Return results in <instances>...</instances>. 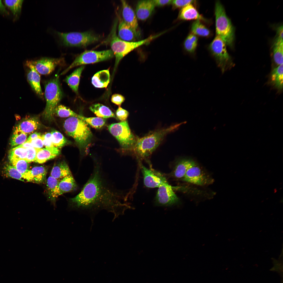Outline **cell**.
<instances>
[{"mask_svg": "<svg viewBox=\"0 0 283 283\" xmlns=\"http://www.w3.org/2000/svg\"><path fill=\"white\" fill-rule=\"evenodd\" d=\"M39 125L38 121L34 118H31L20 122L15 127L14 129L28 134L36 130Z\"/></svg>", "mask_w": 283, "mask_h": 283, "instance_id": "cell-28", "label": "cell"}, {"mask_svg": "<svg viewBox=\"0 0 283 283\" xmlns=\"http://www.w3.org/2000/svg\"><path fill=\"white\" fill-rule=\"evenodd\" d=\"M195 1L194 0H172L171 4L174 8L183 7L190 4H192Z\"/></svg>", "mask_w": 283, "mask_h": 283, "instance_id": "cell-42", "label": "cell"}, {"mask_svg": "<svg viewBox=\"0 0 283 283\" xmlns=\"http://www.w3.org/2000/svg\"><path fill=\"white\" fill-rule=\"evenodd\" d=\"M283 64L274 68L271 72V82L273 85L279 91L283 89Z\"/></svg>", "mask_w": 283, "mask_h": 283, "instance_id": "cell-29", "label": "cell"}, {"mask_svg": "<svg viewBox=\"0 0 283 283\" xmlns=\"http://www.w3.org/2000/svg\"><path fill=\"white\" fill-rule=\"evenodd\" d=\"M77 185L72 174L59 180L54 189L50 198L54 200L62 194L75 190Z\"/></svg>", "mask_w": 283, "mask_h": 283, "instance_id": "cell-15", "label": "cell"}, {"mask_svg": "<svg viewBox=\"0 0 283 283\" xmlns=\"http://www.w3.org/2000/svg\"><path fill=\"white\" fill-rule=\"evenodd\" d=\"M178 18L184 20H195L207 21L192 4H188L182 8L179 13Z\"/></svg>", "mask_w": 283, "mask_h": 283, "instance_id": "cell-23", "label": "cell"}, {"mask_svg": "<svg viewBox=\"0 0 283 283\" xmlns=\"http://www.w3.org/2000/svg\"><path fill=\"white\" fill-rule=\"evenodd\" d=\"M182 180L200 186L209 185L214 182V179L196 163L188 169Z\"/></svg>", "mask_w": 283, "mask_h": 283, "instance_id": "cell-11", "label": "cell"}, {"mask_svg": "<svg viewBox=\"0 0 283 283\" xmlns=\"http://www.w3.org/2000/svg\"><path fill=\"white\" fill-rule=\"evenodd\" d=\"M191 31L192 34L202 37H207L210 34L209 30L199 20H195L191 26Z\"/></svg>", "mask_w": 283, "mask_h": 283, "instance_id": "cell-30", "label": "cell"}, {"mask_svg": "<svg viewBox=\"0 0 283 283\" xmlns=\"http://www.w3.org/2000/svg\"><path fill=\"white\" fill-rule=\"evenodd\" d=\"M89 108L98 117L103 118L111 117L116 118L115 114L108 107L102 104H93L90 106Z\"/></svg>", "mask_w": 283, "mask_h": 283, "instance_id": "cell-27", "label": "cell"}, {"mask_svg": "<svg viewBox=\"0 0 283 283\" xmlns=\"http://www.w3.org/2000/svg\"><path fill=\"white\" fill-rule=\"evenodd\" d=\"M54 113L61 117H75L80 118V115H79L65 106L60 105L55 108Z\"/></svg>", "mask_w": 283, "mask_h": 283, "instance_id": "cell-35", "label": "cell"}, {"mask_svg": "<svg viewBox=\"0 0 283 283\" xmlns=\"http://www.w3.org/2000/svg\"><path fill=\"white\" fill-rule=\"evenodd\" d=\"M27 136V134L14 129L10 140V145L15 147L22 144L26 141Z\"/></svg>", "mask_w": 283, "mask_h": 283, "instance_id": "cell-33", "label": "cell"}, {"mask_svg": "<svg viewBox=\"0 0 283 283\" xmlns=\"http://www.w3.org/2000/svg\"><path fill=\"white\" fill-rule=\"evenodd\" d=\"M23 1L22 0L3 1L6 6L10 10L15 18L18 17L20 14Z\"/></svg>", "mask_w": 283, "mask_h": 283, "instance_id": "cell-32", "label": "cell"}, {"mask_svg": "<svg viewBox=\"0 0 283 283\" xmlns=\"http://www.w3.org/2000/svg\"><path fill=\"white\" fill-rule=\"evenodd\" d=\"M121 1L123 20L133 30L139 33L137 17L133 10L125 1Z\"/></svg>", "mask_w": 283, "mask_h": 283, "instance_id": "cell-20", "label": "cell"}, {"mask_svg": "<svg viewBox=\"0 0 283 283\" xmlns=\"http://www.w3.org/2000/svg\"><path fill=\"white\" fill-rule=\"evenodd\" d=\"M178 198L174 192L172 187L167 182L158 187L155 198L157 205L170 206L176 203Z\"/></svg>", "mask_w": 283, "mask_h": 283, "instance_id": "cell-12", "label": "cell"}, {"mask_svg": "<svg viewBox=\"0 0 283 283\" xmlns=\"http://www.w3.org/2000/svg\"><path fill=\"white\" fill-rule=\"evenodd\" d=\"M156 6H161L171 4L172 0H153Z\"/></svg>", "mask_w": 283, "mask_h": 283, "instance_id": "cell-48", "label": "cell"}, {"mask_svg": "<svg viewBox=\"0 0 283 283\" xmlns=\"http://www.w3.org/2000/svg\"><path fill=\"white\" fill-rule=\"evenodd\" d=\"M128 111L119 106L116 112V115L118 119L121 121H126L128 116Z\"/></svg>", "mask_w": 283, "mask_h": 283, "instance_id": "cell-43", "label": "cell"}, {"mask_svg": "<svg viewBox=\"0 0 283 283\" xmlns=\"http://www.w3.org/2000/svg\"><path fill=\"white\" fill-rule=\"evenodd\" d=\"M9 160L12 166L15 167L22 175L28 170V162L25 160L21 159H11Z\"/></svg>", "mask_w": 283, "mask_h": 283, "instance_id": "cell-38", "label": "cell"}, {"mask_svg": "<svg viewBox=\"0 0 283 283\" xmlns=\"http://www.w3.org/2000/svg\"><path fill=\"white\" fill-rule=\"evenodd\" d=\"M277 37L275 40H283V26L281 25L277 29Z\"/></svg>", "mask_w": 283, "mask_h": 283, "instance_id": "cell-49", "label": "cell"}, {"mask_svg": "<svg viewBox=\"0 0 283 283\" xmlns=\"http://www.w3.org/2000/svg\"><path fill=\"white\" fill-rule=\"evenodd\" d=\"M26 149L27 154L25 160L28 162H35L36 155V148L31 147Z\"/></svg>", "mask_w": 283, "mask_h": 283, "instance_id": "cell-44", "label": "cell"}, {"mask_svg": "<svg viewBox=\"0 0 283 283\" xmlns=\"http://www.w3.org/2000/svg\"><path fill=\"white\" fill-rule=\"evenodd\" d=\"M29 142L31 143L33 147L36 148H41L44 145L41 135L37 138Z\"/></svg>", "mask_w": 283, "mask_h": 283, "instance_id": "cell-47", "label": "cell"}, {"mask_svg": "<svg viewBox=\"0 0 283 283\" xmlns=\"http://www.w3.org/2000/svg\"><path fill=\"white\" fill-rule=\"evenodd\" d=\"M216 30L217 35L220 37L226 45H232L234 37V30L231 21L221 3L217 1L215 6Z\"/></svg>", "mask_w": 283, "mask_h": 283, "instance_id": "cell-5", "label": "cell"}, {"mask_svg": "<svg viewBox=\"0 0 283 283\" xmlns=\"http://www.w3.org/2000/svg\"><path fill=\"white\" fill-rule=\"evenodd\" d=\"M124 200L122 193L105 176L102 166L96 163L88 181L71 202L74 208L84 212L94 215L105 210L113 213L115 219L131 208Z\"/></svg>", "mask_w": 283, "mask_h": 283, "instance_id": "cell-1", "label": "cell"}, {"mask_svg": "<svg viewBox=\"0 0 283 283\" xmlns=\"http://www.w3.org/2000/svg\"><path fill=\"white\" fill-rule=\"evenodd\" d=\"M59 180L50 176L47 180V186L48 194L50 197L55 189L57 186Z\"/></svg>", "mask_w": 283, "mask_h": 283, "instance_id": "cell-41", "label": "cell"}, {"mask_svg": "<svg viewBox=\"0 0 283 283\" xmlns=\"http://www.w3.org/2000/svg\"><path fill=\"white\" fill-rule=\"evenodd\" d=\"M45 87L46 105L43 115L46 118L50 120L52 118L55 109L62 96L59 76L48 80L45 84Z\"/></svg>", "mask_w": 283, "mask_h": 283, "instance_id": "cell-6", "label": "cell"}, {"mask_svg": "<svg viewBox=\"0 0 283 283\" xmlns=\"http://www.w3.org/2000/svg\"><path fill=\"white\" fill-rule=\"evenodd\" d=\"M108 128L110 133L116 139L122 148L132 150L137 138L131 132L127 121L112 124Z\"/></svg>", "mask_w": 283, "mask_h": 283, "instance_id": "cell-9", "label": "cell"}, {"mask_svg": "<svg viewBox=\"0 0 283 283\" xmlns=\"http://www.w3.org/2000/svg\"><path fill=\"white\" fill-rule=\"evenodd\" d=\"M195 163L193 159L189 158L178 159L171 172L172 176L176 179L182 180L188 169Z\"/></svg>", "mask_w": 283, "mask_h": 283, "instance_id": "cell-17", "label": "cell"}, {"mask_svg": "<svg viewBox=\"0 0 283 283\" xmlns=\"http://www.w3.org/2000/svg\"><path fill=\"white\" fill-rule=\"evenodd\" d=\"M51 133L52 142L54 147L60 148L67 143L66 139L59 132L54 130L51 131Z\"/></svg>", "mask_w": 283, "mask_h": 283, "instance_id": "cell-37", "label": "cell"}, {"mask_svg": "<svg viewBox=\"0 0 283 283\" xmlns=\"http://www.w3.org/2000/svg\"><path fill=\"white\" fill-rule=\"evenodd\" d=\"M47 173V170L44 166H36L28 170L22 175V177L28 182L40 183L45 180Z\"/></svg>", "mask_w": 283, "mask_h": 283, "instance_id": "cell-18", "label": "cell"}, {"mask_svg": "<svg viewBox=\"0 0 283 283\" xmlns=\"http://www.w3.org/2000/svg\"><path fill=\"white\" fill-rule=\"evenodd\" d=\"M93 128L100 129L105 124L106 120L98 117H87L81 115L79 118Z\"/></svg>", "mask_w": 283, "mask_h": 283, "instance_id": "cell-36", "label": "cell"}, {"mask_svg": "<svg viewBox=\"0 0 283 283\" xmlns=\"http://www.w3.org/2000/svg\"><path fill=\"white\" fill-rule=\"evenodd\" d=\"M63 126L66 133L73 138L81 149L85 150L92 137L87 124L79 118L70 117L65 121Z\"/></svg>", "mask_w": 283, "mask_h": 283, "instance_id": "cell-4", "label": "cell"}, {"mask_svg": "<svg viewBox=\"0 0 283 283\" xmlns=\"http://www.w3.org/2000/svg\"><path fill=\"white\" fill-rule=\"evenodd\" d=\"M35 68L40 74L46 75L51 73L57 66L62 64L63 58H43L35 61H31Z\"/></svg>", "mask_w": 283, "mask_h": 283, "instance_id": "cell-14", "label": "cell"}, {"mask_svg": "<svg viewBox=\"0 0 283 283\" xmlns=\"http://www.w3.org/2000/svg\"><path fill=\"white\" fill-rule=\"evenodd\" d=\"M19 146L25 149L31 147H33L32 144L30 142L27 141L22 144Z\"/></svg>", "mask_w": 283, "mask_h": 283, "instance_id": "cell-52", "label": "cell"}, {"mask_svg": "<svg viewBox=\"0 0 283 283\" xmlns=\"http://www.w3.org/2000/svg\"><path fill=\"white\" fill-rule=\"evenodd\" d=\"M226 45L224 41L216 35L209 46L210 51L222 73L235 66L227 52Z\"/></svg>", "mask_w": 283, "mask_h": 283, "instance_id": "cell-8", "label": "cell"}, {"mask_svg": "<svg viewBox=\"0 0 283 283\" xmlns=\"http://www.w3.org/2000/svg\"><path fill=\"white\" fill-rule=\"evenodd\" d=\"M25 66L28 68L27 78L28 82L35 92L41 98L43 97L40 81V77L36 71L31 61H27Z\"/></svg>", "mask_w": 283, "mask_h": 283, "instance_id": "cell-16", "label": "cell"}, {"mask_svg": "<svg viewBox=\"0 0 283 283\" xmlns=\"http://www.w3.org/2000/svg\"><path fill=\"white\" fill-rule=\"evenodd\" d=\"M118 37L121 40L128 42H135L139 33L133 30L119 17Z\"/></svg>", "mask_w": 283, "mask_h": 283, "instance_id": "cell-19", "label": "cell"}, {"mask_svg": "<svg viewBox=\"0 0 283 283\" xmlns=\"http://www.w3.org/2000/svg\"><path fill=\"white\" fill-rule=\"evenodd\" d=\"M110 75L108 69L103 70L95 73L91 79V82L95 87L106 88L110 81Z\"/></svg>", "mask_w": 283, "mask_h": 283, "instance_id": "cell-25", "label": "cell"}, {"mask_svg": "<svg viewBox=\"0 0 283 283\" xmlns=\"http://www.w3.org/2000/svg\"><path fill=\"white\" fill-rule=\"evenodd\" d=\"M41 135L40 133L35 132L31 134L27 139V141H30L38 138Z\"/></svg>", "mask_w": 283, "mask_h": 283, "instance_id": "cell-50", "label": "cell"}, {"mask_svg": "<svg viewBox=\"0 0 283 283\" xmlns=\"http://www.w3.org/2000/svg\"><path fill=\"white\" fill-rule=\"evenodd\" d=\"M116 19L108 37L111 50L115 57V62L114 72L121 60L126 55L136 48L142 45L147 44L155 38L159 37L158 35H151L148 37L137 41L128 42L122 40L117 36L116 28L118 23Z\"/></svg>", "mask_w": 283, "mask_h": 283, "instance_id": "cell-3", "label": "cell"}, {"mask_svg": "<svg viewBox=\"0 0 283 283\" xmlns=\"http://www.w3.org/2000/svg\"><path fill=\"white\" fill-rule=\"evenodd\" d=\"M155 5L153 0H142L137 4L136 13L139 20H144L148 18L153 13Z\"/></svg>", "mask_w": 283, "mask_h": 283, "instance_id": "cell-21", "label": "cell"}, {"mask_svg": "<svg viewBox=\"0 0 283 283\" xmlns=\"http://www.w3.org/2000/svg\"><path fill=\"white\" fill-rule=\"evenodd\" d=\"M62 44L66 46L86 47L100 41L102 37L90 31L63 33L57 32Z\"/></svg>", "mask_w": 283, "mask_h": 283, "instance_id": "cell-7", "label": "cell"}, {"mask_svg": "<svg viewBox=\"0 0 283 283\" xmlns=\"http://www.w3.org/2000/svg\"><path fill=\"white\" fill-rule=\"evenodd\" d=\"M84 67V66H81L67 76L64 80L73 91L77 94L78 92L80 77Z\"/></svg>", "mask_w": 283, "mask_h": 283, "instance_id": "cell-26", "label": "cell"}, {"mask_svg": "<svg viewBox=\"0 0 283 283\" xmlns=\"http://www.w3.org/2000/svg\"><path fill=\"white\" fill-rule=\"evenodd\" d=\"M283 41H275L273 46L274 61L278 66L283 64Z\"/></svg>", "mask_w": 283, "mask_h": 283, "instance_id": "cell-31", "label": "cell"}, {"mask_svg": "<svg viewBox=\"0 0 283 283\" xmlns=\"http://www.w3.org/2000/svg\"><path fill=\"white\" fill-rule=\"evenodd\" d=\"M43 143L45 147H54L52 141L51 133H47L41 135Z\"/></svg>", "mask_w": 283, "mask_h": 283, "instance_id": "cell-45", "label": "cell"}, {"mask_svg": "<svg viewBox=\"0 0 283 283\" xmlns=\"http://www.w3.org/2000/svg\"><path fill=\"white\" fill-rule=\"evenodd\" d=\"M186 123L185 122H182L167 128L150 132L142 138H137L136 142L132 150L141 157L148 156L156 149L166 134Z\"/></svg>", "mask_w": 283, "mask_h": 283, "instance_id": "cell-2", "label": "cell"}, {"mask_svg": "<svg viewBox=\"0 0 283 283\" xmlns=\"http://www.w3.org/2000/svg\"><path fill=\"white\" fill-rule=\"evenodd\" d=\"M27 154V150L18 146L11 149L10 151L9 159H21L25 160Z\"/></svg>", "mask_w": 283, "mask_h": 283, "instance_id": "cell-39", "label": "cell"}, {"mask_svg": "<svg viewBox=\"0 0 283 283\" xmlns=\"http://www.w3.org/2000/svg\"><path fill=\"white\" fill-rule=\"evenodd\" d=\"M114 56L111 49L101 51L86 50L77 56L71 64L60 74L67 73L75 67L85 64L94 63L109 60Z\"/></svg>", "mask_w": 283, "mask_h": 283, "instance_id": "cell-10", "label": "cell"}, {"mask_svg": "<svg viewBox=\"0 0 283 283\" xmlns=\"http://www.w3.org/2000/svg\"><path fill=\"white\" fill-rule=\"evenodd\" d=\"M0 12L6 15L9 14V13L7 10L5 6L3 3L2 1L1 0H0Z\"/></svg>", "mask_w": 283, "mask_h": 283, "instance_id": "cell-51", "label": "cell"}, {"mask_svg": "<svg viewBox=\"0 0 283 283\" xmlns=\"http://www.w3.org/2000/svg\"><path fill=\"white\" fill-rule=\"evenodd\" d=\"M35 162L43 164L48 160L53 159L58 156L60 153L57 148L54 147L37 149Z\"/></svg>", "mask_w": 283, "mask_h": 283, "instance_id": "cell-22", "label": "cell"}, {"mask_svg": "<svg viewBox=\"0 0 283 283\" xmlns=\"http://www.w3.org/2000/svg\"><path fill=\"white\" fill-rule=\"evenodd\" d=\"M4 170L6 174L8 176L14 178L24 181L22 179V175L13 166L10 165H6L4 167Z\"/></svg>", "mask_w": 283, "mask_h": 283, "instance_id": "cell-40", "label": "cell"}, {"mask_svg": "<svg viewBox=\"0 0 283 283\" xmlns=\"http://www.w3.org/2000/svg\"><path fill=\"white\" fill-rule=\"evenodd\" d=\"M72 174L69 167L64 161L54 164L51 171L50 176L59 180Z\"/></svg>", "mask_w": 283, "mask_h": 283, "instance_id": "cell-24", "label": "cell"}, {"mask_svg": "<svg viewBox=\"0 0 283 283\" xmlns=\"http://www.w3.org/2000/svg\"><path fill=\"white\" fill-rule=\"evenodd\" d=\"M140 166L143 176L144 183L146 187L158 188L167 182L166 178L160 173L148 169L142 164Z\"/></svg>", "mask_w": 283, "mask_h": 283, "instance_id": "cell-13", "label": "cell"}, {"mask_svg": "<svg viewBox=\"0 0 283 283\" xmlns=\"http://www.w3.org/2000/svg\"><path fill=\"white\" fill-rule=\"evenodd\" d=\"M198 38L196 36L191 34L187 36L184 43V49L190 53H194L197 45Z\"/></svg>", "mask_w": 283, "mask_h": 283, "instance_id": "cell-34", "label": "cell"}, {"mask_svg": "<svg viewBox=\"0 0 283 283\" xmlns=\"http://www.w3.org/2000/svg\"><path fill=\"white\" fill-rule=\"evenodd\" d=\"M125 100L123 95L119 94H115L111 97V101L116 105L120 106Z\"/></svg>", "mask_w": 283, "mask_h": 283, "instance_id": "cell-46", "label": "cell"}]
</instances>
